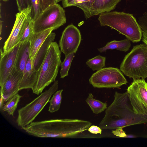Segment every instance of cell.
Listing matches in <instances>:
<instances>
[{
  "mask_svg": "<svg viewBox=\"0 0 147 147\" xmlns=\"http://www.w3.org/2000/svg\"><path fill=\"white\" fill-rule=\"evenodd\" d=\"M127 91L134 111L147 115V83L144 79H134Z\"/></svg>",
  "mask_w": 147,
  "mask_h": 147,
  "instance_id": "9c48e42d",
  "label": "cell"
},
{
  "mask_svg": "<svg viewBox=\"0 0 147 147\" xmlns=\"http://www.w3.org/2000/svg\"><path fill=\"white\" fill-rule=\"evenodd\" d=\"M22 96L18 93L16 94L3 105L2 107V110L7 112L9 115L13 116L14 111Z\"/></svg>",
  "mask_w": 147,
  "mask_h": 147,
  "instance_id": "44dd1931",
  "label": "cell"
},
{
  "mask_svg": "<svg viewBox=\"0 0 147 147\" xmlns=\"http://www.w3.org/2000/svg\"><path fill=\"white\" fill-rule=\"evenodd\" d=\"M138 24L142 33V39L147 45V13H145L139 18Z\"/></svg>",
  "mask_w": 147,
  "mask_h": 147,
  "instance_id": "4316f807",
  "label": "cell"
},
{
  "mask_svg": "<svg viewBox=\"0 0 147 147\" xmlns=\"http://www.w3.org/2000/svg\"><path fill=\"white\" fill-rule=\"evenodd\" d=\"M39 71L35 70L33 68L32 60L29 58L19 86V90L24 89L34 88L36 82Z\"/></svg>",
  "mask_w": 147,
  "mask_h": 147,
  "instance_id": "5bb4252c",
  "label": "cell"
},
{
  "mask_svg": "<svg viewBox=\"0 0 147 147\" xmlns=\"http://www.w3.org/2000/svg\"><path fill=\"white\" fill-rule=\"evenodd\" d=\"M40 8L42 11L57 3L56 0H40Z\"/></svg>",
  "mask_w": 147,
  "mask_h": 147,
  "instance_id": "f546056e",
  "label": "cell"
},
{
  "mask_svg": "<svg viewBox=\"0 0 147 147\" xmlns=\"http://www.w3.org/2000/svg\"><path fill=\"white\" fill-rule=\"evenodd\" d=\"M33 21L34 33L39 32L53 28L54 30L66 23L65 11L57 3L42 11Z\"/></svg>",
  "mask_w": 147,
  "mask_h": 147,
  "instance_id": "52a82bcc",
  "label": "cell"
},
{
  "mask_svg": "<svg viewBox=\"0 0 147 147\" xmlns=\"http://www.w3.org/2000/svg\"><path fill=\"white\" fill-rule=\"evenodd\" d=\"M75 52H73L65 56L63 61L61 65L60 71V78H63L68 75V73L70 67L71 62L75 57Z\"/></svg>",
  "mask_w": 147,
  "mask_h": 147,
  "instance_id": "d4e9b609",
  "label": "cell"
},
{
  "mask_svg": "<svg viewBox=\"0 0 147 147\" xmlns=\"http://www.w3.org/2000/svg\"><path fill=\"white\" fill-rule=\"evenodd\" d=\"M20 43H18L6 52L1 49L0 86H3L8 76L15 66L16 59Z\"/></svg>",
  "mask_w": 147,
  "mask_h": 147,
  "instance_id": "7c38bea8",
  "label": "cell"
},
{
  "mask_svg": "<svg viewBox=\"0 0 147 147\" xmlns=\"http://www.w3.org/2000/svg\"><path fill=\"white\" fill-rule=\"evenodd\" d=\"M63 89L56 91L54 93L51 100L49 111L51 113L57 111L59 109L62 100Z\"/></svg>",
  "mask_w": 147,
  "mask_h": 147,
  "instance_id": "603a6c76",
  "label": "cell"
},
{
  "mask_svg": "<svg viewBox=\"0 0 147 147\" xmlns=\"http://www.w3.org/2000/svg\"><path fill=\"white\" fill-rule=\"evenodd\" d=\"M73 6L80 8L83 11L86 19L91 16L90 9L91 5L90 0H74Z\"/></svg>",
  "mask_w": 147,
  "mask_h": 147,
  "instance_id": "484cf974",
  "label": "cell"
},
{
  "mask_svg": "<svg viewBox=\"0 0 147 147\" xmlns=\"http://www.w3.org/2000/svg\"><path fill=\"white\" fill-rule=\"evenodd\" d=\"M53 30V28H51L33 34L29 40L30 43L29 58L31 60L47 37Z\"/></svg>",
  "mask_w": 147,
  "mask_h": 147,
  "instance_id": "2e32d148",
  "label": "cell"
},
{
  "mask_svg": "<svg viewBox=\"0 0 147 147\" xmlns=\"http://www.w3.org/2000/svg\"><path fill=\"white\" fill-rule=\"evenodd\" d=\"M23 72L18 71L15 66L2 87L1 88V97L6 102L19 91V86Z\"/></svg>",
  "mask_w": 147,
  "mask_h": 147,
  "instance_id": "4fadbf2b",
  "label": "cell"
},
{
  "mask_svg": "<svg viewBox=\"0 0 147 147\" xmlns=\"http://www.w3.org/2000/svg\"><path fill=\"white\" fill-rule=\"evenodd\" d=\"M29 41L20 43L18 52L15 67L18 71L23 72L29 58Z\"/></svg>",
  "mask_w": 147,
  "mask_h": 147,
  "instance_id": "ac0fdd59",
  "label": "cell"
},
{
  "mask_svg": "<svg viewBox=\"0 0 147 147\" xmlns=\"http://www.w3.org/2000/svg\"><path fill=\"white\" fill-rule=\"evenodd\" d=\"M61 54L57 42H52L39 71L36 82L32 90L34 93L38 95L46 87L55 81L61 63Z\"/></svg>",
  "mask_w": 147,
  "mask_h": 147,
  "instance_id": "277c9868",
  "label": "cell"
},
{
  "mask_svg": "<svg viewBox=\"0 0 147 147\" xmlns=\"http://www.w3.org/2000/svg\"><path fill=\"white\" fill-rule=\"evenodd\" d=\"M92 124L89 121L76 119H52L32 122L22 129L39 138H67L87 130Z\"/></svg>",
  "mask_w": 147,
  "mask_h": 147,
  "instance_id": "7a4b0ae2",
  "label": "cell"
},
{
  "mask_svg": "<svg viewBox=\"0 0 147 147\" xmlns=\"http://www.w3.org/2000/svg\"><path fill=\"white\" fill-rule=\"evenodd\" d=\"M87 104L90 106L92 112L95 114L102 112L107 108L106 102H103L93 98L91 93L88 94V96L86 100Z\"/></svg>",
  "mask_w": 147,
  "mask_h": 147,
  "instance_id": "ffe728a7",
  "label": "cell"
},
{
  "mask_svg": "<svg viewBox=\"0 0 147 147\" xmlns=\"http://www.w3.org/2000/svg\"><path fill=\"white\" fill-rule=\"evenodd\" d=\"M90 84L98 88H119L127 81L120 69L107 67L97 71L89 79Z\"/></svg>",
  "mask_w": 147,
  "mask_h": 147,
  "instance_id": "ba28073f",
  "label": "cell"
},
{
  "mask_svg": "<svg viewBox=\"0 0 147 147\" xmlns=\"http://www.w3.org/2000/svg\"><path fill=\"white\" fill-rule=\"evenodd\" d=\"M33 33V21L31 19L23 27L19 37V43H21L29 41Z\"/></svg>",
  "mask_w": 147,
  "mask_h": 147,
  "instance_id": "cb8c5ba5",
  "label": "cell"
},
{
  "mask_svg": "<svg viewBox=\"0 0 147 147\" xmlns=\"http://www.w3.org/2000/svg\"><path fill=\"white\" fill-rule=\"evenodd\" d=\"M99 126L104 129H114L135 125L147 123V115L133 111L127 91L115 92L114 99L106 109Z\"/></svg>",
  "mask_w": 147,
  "mask_h": 147,
  "instance_id": "6da1fadb",
  "label": "cell"
},
{
  "mask_svg": "<svg viewBox=\"0 0 147 147\" xmlns=\"http://www.w3.org/2000/svg\"><path fill=\"white\" fill-rule=\"evenodd\" d=\"M130 41L127 38L121 40H114L107 42L104 47L98 50L100 53L105 52L108 50L115 49L125 52L129 50L131 46Z\"/></svg>",
  "mask_w": 147,
  "mask_h": 147,
  "instance_id": "d6986e66",
  "label": "cell"
},
{
  "mask_svg": "<svg viewBox=\"0 0 147 147\" xmlns=\"http://www.w3.org/2000/svg\"><path fill=\"white\" fill-rule=\"evenodd\" d=\"M19 12L30 7H31L30 0H16Z\"/></svg>",
  "mask_w": 147,
  "mask_h": 147,
  "instance_id": "f1b7e54d",
  "label": "cell"
},
{
  "mask_svg": "<svg viewBox=\"0 0 147 147\" xmlns=\"http://www.w3.org/2000/svg\"><path fill=\"white\" fill-rule=\"evenodd\" d=\"M31 8V16L32 20H34L41 13L40 0H30Z\"/></svg>",
  "mask_w": 147,
  "mask_h": 147,
  "instance_id": "83f0119b",
  "label": "cell"
},
{
  "mask_svg": "<svg viewBox=\"0 0 147 147\" xmlns=\"http://www.w3.org/2000/svg\"><path fill=\"white\" fill-rule=\"evenodd\" d=\"M82 40L79 30L73 24L67 26L63 32L59 41L60 50L65 56L76 53Z\"/></svg>",
  "mask_w": 147,
  "mask_h": 147,
  "instance_id": "30bf717a",
  "label": "cell"
},
{
  "mask_svg": "<svg viewBox=\"0 0 147 147\" xmlns=\"http://www.w3.org/2000/svg\"><path fill=\"white\" fill-rule=\"evenodd\" d=\"M121 0H95L91 7L92 16L111 11Z\"/></svg>",
  "mask_w": 147,
  "mask_h": 147,
  "instance_id": "e0dca14e",
  "label": "cell"
},
{
  "mask_svg": "<svg viewBox=\"0 0 147 147\" xmlns=\"http://www.w3.org/2000/svg\"><path fill=\"white\" fill-rule=\"evenodd\" d=\"M106 57L100 55L88 59L86 64L93 71L98 70L105 66Z\"/></svg>",
  "mask_w": 147,
  "mask_h": 147,
  "instance_id": "7402d4cb",
  "label": "cell"
},
{
  "mask_svg": "<svg viewBox=\"0 0 147 147\" xmlns=\"http://www.w3.org/2000/svg\"><path fill=\"white\" fill-rule=\"evenodd\" d=\"M74 0H62L63 6L64 8L73 6Z\"/></svg>",
  "mask_w": 147,
  "mask_h": 147,
  "instance_id": "d6a6232c",
  "label": "cell"
},
{
  "mask_svg": "<svg viewBox=\"0 0 147 147\" xmlns=\"http://www.w3.org/2000/svg\"><path fill=\"white\" fill-rule=\"evenodd\" d=\"M2 21H0V35H1V31H2Z\"/></svg>",
  "mask_w": 147,
  "mask_h": 147,
  "instance_id": "836d02e7",
  "label": "cell"
},
{
  "mask_svg": "<svg viewBox=\"0 0 147 147\" xmlns=\"http://www.w3.org/2000/svg\"><path fill=\"white\" fill-rule=\"evenodd\" d=\"M100 25L107 26L118 31L133 42H137L142 38L140 27L131 14L117 11L106 12L99 15Z\"/></svg>",
  "mask_w": 147,
  "mask_h": 147,
  "instance_id": "3957f363",
  "label": "cell"
},
{
  "mask_svg": "<svg viewBox=\"0 0 147 147\" xmlns=\"http://www.w3.org/2000/svg\"><path fill=\"white\" fill-rule=\"evenodd\" d=\"M120 69L129 78H147V45L144 44L134 46L125 55Z\"/></svg>",
  "mask_w": 147,
  "mask_h": 147,
  "instance_id": "5b68a950",
  "label": "cell"
},
{
  "mask_svg": "<svg viewBox=\"0 0 147 147\" xmlns=\"http://www.w3.org/2000/svg\"><path fill=\"white\" fill-rule=\"evenodd\" d=\"M56 34L51 32L47 37L31 60L32 66L36 71H39L47 54L51 44L55 38Z\"/></svg>",
  "mask_w": 147,
  "mask_h": 147,
  "instance_id": "9a60e30c",
  "label": "cell"
},
{
  "mask_svg": "<svg viewBox=\"0 0 147 147\" xmlns=\"http://www.w3.org/2000/svg\"><path fill=\"white\" fill-rule=\"evenodd\" d=\"M58 84V80H55L48 89L18 110L16 122L18 126L25 127L32 122L49 101L51 96L57 90Z\"/></svg>",
  "mask_w": 147,
  "mask_h": 147,
  "instance_id": "8992f818",
  "label": "cell"
},
{
  "mask_svg": "<svg viewBox=\"0 0 147 147\" xmlns=\"http://www.w3.org/2000/svg\"><path fill=\"white\" fill-rule=\"evenodd\" d=\"M1 0V1H5V2L7 1H9V0Z\"/></svg>",
  "mask_w": 147,
  "mask_h": 147,
  "instance_id": "8d00e7d4",
  "label": "cell"
},
{
  "mask_svg": "<svg viewBox=\"0 0 147 147\" xmlns=\"http://www.w3.org/2000/svg\"><path fill=\"white\" fill-rule=\"evenodd\" d=\"M31 7L19 12L16 14L15 22L8 38L4 43L3 52L9 51L19 43L21 31L24 25L32 19Z\"/></svg>",
  "mask_w": 147,
  "mask_h": 147,
  "instance_id": "8fae6325",
  "label": "cell"
},
{
  "mask_svg": "<svg viewBox=\"0 0 147 147\" xmlns=\"http://www.w3.org/2000/svg\"><path fill=\"white\" fill-rule=\"evenodd\" d=\"M95 0H90L91 5H92Z\"/></svg>",
  "mask_w": 147,
  "mask_h": 147,
  "instance_id": "e575fe53",
  "label": "cell"
},
{
  "mask_svg": "<svg viewBox=\"0 0 147 147\" xmlns=\"http://www.w3.org/2000/svg\"><path fill=\"white\" fill-rule=\"evenodd\" d=\"M123 128H119L116 129V130L112 131L113 133L117 136L121 137L126 138L127 135L122 129Z\"/></svg>",
  "mask_w": 147,
  "mask_h": 147,
  "instance_id": "1f68e13d",
  "label": "cell"
},
{
  "mask_svg": "<svg viewBox=\"0 0 147 147\" xmlns=\"http://www.w3.org/2000/svg\"><path fill=\"white\" fill-rule=\"evenodd\" d=\"M61 1H62V0H56V2L57 3Z\"/></svg>",
  "mask_w": 147,
  "mask_h": 147,
  "instance_id": "d590c367",
  "label": "cell"
},
{
  "mask_svg": "<svg viewBox=\"0 0 147 147\" xmlns=\"http://www.w3.org/2000/svg\"><path fill=\"white\" fill-rule=\"evenodd\" d=\"M88 130L90 133L94 134H101L102 132L101 128L96 125L90 126Z\"/></svg>",
  "mask_w": 147,
  "mask_h": 147,
  "instance_id": "4dcf8cb0",
  "label": "cell"
}]
</instances>
